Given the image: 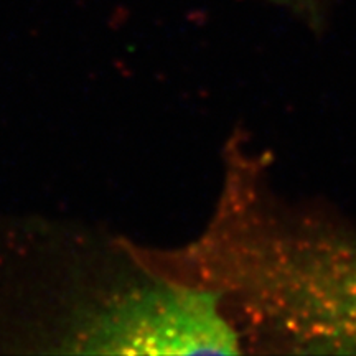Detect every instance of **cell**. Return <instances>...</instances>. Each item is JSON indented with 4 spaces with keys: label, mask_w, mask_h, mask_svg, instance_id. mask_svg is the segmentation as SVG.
Masks as SVG:
<instances>
[{
    "label": "cell",
    "mask_w": 356,
    "mask_h": 356,
    "mask_svg": "<svg viewBox=\"0 0 356 356\" xmlns=\"http://www.w3.org/2000/svg\"><path fill=\"white\" fill-rule=\"evenodd\" d=\"M102 315L95 338L102 351L147 355H234L241 335L210 289L152 275Z\"/></svg>",
    "instance_id": "cell-1"
}]
</instances>
